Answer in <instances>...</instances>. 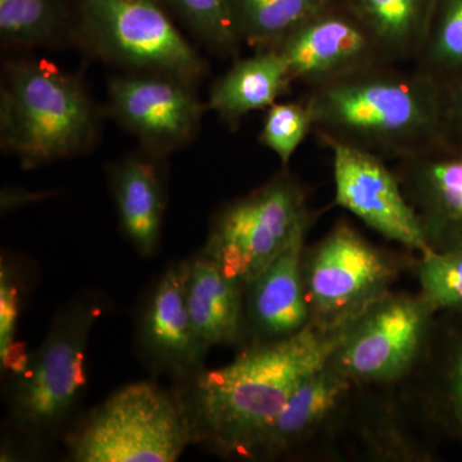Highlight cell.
Returning a JSON list of instances; mask_svg holds the SVG:
<instances>
[{"instance_id":"obj_1","label":"cell","mask_w":462,"mask_h":462,"mask_svg":"<svg viewBox=\"0 0 462 462\" xmlns=\"http://www.w3.org/2000/svg\"><path fill=\"white\" fill-rule=\"evenodd\" d=\"M355 320L337 327L309 322L293 336L257 342L226 366L197 374L190 402L185 401L196 442L220 454L249 456L303 380L330 360Z\"/></svg>"},{"instance_id":"obj_2","label":"cell","mask_w":462,"mask_h":462,"mask_svg":"<svg viewBox=\"0 0 462 462\" xmlns=\"http://www.w3.org/2000/svg\"><path fill=\"white\" fill-rule=\"evenodd\" d=\"M303 100L321 142L343 143L385 161L413 156L445 136L442 85L415 69L379 63L309 88Z\"/></svg>"},{"instance_id":"obj_3","label":"cell","mask_w":462,"mask_h":462,"mask_svg":"<svg viewBox=\"0 0 462 462\" xmlns=\"http://www.w3.org/2000/svg\"><path fill=\"white\" fill-rule=\"evenodd\" d=\"M97 117L84 85L41 60H17L0 91V139L23 166L72 157L90 147Z\"/></svg>"},{"instance_id":"obj_4","label":"cell","mask_w":462,"mask_h":462,"mask_svg":"<svg viewBox=\"0 0 462 462\" xmlns=\"http://www.w3.org/2000/svg\"><path fill=\"white\" fill-rule=\"evenodd\" d=\"M196 443L187 403L153 383L127 385L72 439L79 462H173Z\"/></svg>"},{"instance_id":"obj_5","label":"cell","mask_w":462,"mask_h":462,"mask_svg":"<svg viewBox=\"0 0 462 462\" xmlns=\"http://www.w3.org/2000/svg\"><path fill=\"white\" fill-rule=\"evenodd\" d=\"M312 218L302 185L282 171L221 212L203 254L245 288Z\"/></svg>"},{"instance_id":"obj_6","label":"cell","mask_w":462,"mask_h":462,"mask_svg":"<svg viewBox=\"0 0 462 462\" xmlns=\"http://www.w3.org/2000/svg\"><path fill=\"white\" fill-rule=\"evenodd\" d=\"M81 27L99 56L132 72L193 84L206 62L156 0H81Z\"/></svg>"},{"instance_id":"obj_7","label":"cell","mask_w":462,"mask_h":462,"mask_svg":"<svg viewBox=\"0 0 462 462\" xmlns=\"http://www.w3.org/2000/svg\"><path fill=\"white\" fill-rule=\"evenodd\" d=\"M400 261L372 245L355 227L338 223L303 256L310 322L337 327L357 319L389 293Z\"/></svg>"},{"instance_id":"obj_8","label":"cell","mask_w":462,"mask_h":462,"mask_svg":"<svg viewBox=\"0 0 462 462\" xmlns=\"http://www.w3.org/2000/svg\"><path fill=\"white\" fill-rule=\"evenodd\" d=\"M99 311L71 307L58 316L48 338L16 374L11 396L12 418L32 434L60 427L87 387L88 338Z\"/></svg>"},{"instance_id":"obj_9","label":"cell","mask_w":462,"mask_h":462,"mask_svg":"<svg viewBox=\"0 0 462 462\" xmlns=\"http://www.w3.org/2000/svg\"><path fill=\"white\" fill-rule=\"evenodd\" d=\"M438 312L419 294H385L358 316L330 357L355 385L402 379L421 361Z\"/></svg>"},{"instance_id":"obj_10","label":"cell","mask_w":462,"mask_h":462,"mask_svg":"<svg viewBox=\"0 0 462 462\" xmlns=\"http://www.w3.org/2000/svg\"><path fill=\"white\" fill-rule=\"evenodd\" d=\"M322 144L333 156L337 206L385 239L420 254L430 251L420 221L387 161L343 143L325 141Z\"/></svg>"},{"instance_id":"obj_11","label":"cell","mask_w":462,"mask_h":462,"mask_svg":"<svg viewBox=\"0 0 462 462\" xmlns=\"http://www.w3.org/2000/svg\"><path fill=\"white\" fill-rule=\"evenodd\" d=\"M190 83L172 76H116L108 85L109 107L151 153H169L190 142L202 120L203 106Z\"/></svg>"},{"instance_id":"obj_12","label":"cell","mask_w":462,"mask_h":462,"mask_svg":"<svg viewBox=\"0 0 462 462\" xmlns=\"http://www.w3.org/2000/svg\"><path fill=\"white\" fill-rule=\"evenodd\" d=\"M293 83L309 88L389 63L345 0L316 14L273 48Z\"/></svg>"},{"instance_id":"obj_13","label":"cell","mask_w":462,"mask_h":462,"mask_svg":"<svg viewBox=\"0 0 462 462\" xmlns=\"http://www.w3.org/2000/svg\"><path fill=\"white\" fill-rule=\"evenodd\" d=\"M431 251H462V143L443 136L392 167Z\"/></svg>"},{"instance_id":"obj_14","label":"cell","mask_w":462,"mask_h":462,"mask_svg":"<svg viewBox=\"0 0 462 462\" xmlns=\"http://www.w3.org/2000/svg\"><path fill=\"white\" fill-rule=\"evenodd\" d=\"M311 223L303 224L281 254L245 287L247 315L257 342L287 338L309 325L302 266Z\"/></svg>"},{"instance_id":"obj_15","label":"cell","mask_w":462,"mask_h":462,"mask_svg":"<svg viewBox=\"0 0 462 462\" xmlns=\"http://www.w3.org/2000/svg\"><path fill=\"white\" fill-rule=\"evenodd\" d=\"M188 263L170 267L151 298L143 339L152 355L175 373L197 375L207 348L194 330L187 303Z\"/></svg>"},{"instance_id":"obj_16","label":"cell","mask_w":462,"mask_h":462,"mask_svg":"<svg viewBox=\"0 0 462 462\" xmlns=\"http://www.w3.org/2000/svg\"><path fill=\"white\" fill-rule=\"evenodd\" d=\"M356 385L331 361L303 380L281 413L258 437L249 456L273 457L305 442L336 415Z\"/></svg>"},{"instance_id":"obj_17","label":"cell","mask_w":462,"mask_h":462,"mask_svg":"<svg viewBox=\"0 0 462 462\" xmlns=\"http://www.w3.org/2000/svg\"><path fill=\"white\" fill-rule=\"evenodd\" d=\"M245 291L205 254L188 263V310L197 337L207 349L236 343L242 337Z\"/></svg>"},{"instance_id":"obj_18","label":"cell","mask_w":462,"mask_h":462,"mask_svg":"<svg viewBox=\"0 0 462 462\" xmlns=\"http://www.w3.org/2000/svg\"><path fill=\"white\" fill-rule=\"evenodd\" d=\"M287 63L276 50L256 51L236 60L212 87L207 108L236 127L251 112L266 111L293 85Z\"/></svg>"},{"instance_id":"obj_19","label":"cell","mask_w":462,"mask_h":462,"mask_svg":"<svg viewBox=\"0 0 462 462\" xmlns=\"http://www.w3.org/2000/svg\"><path fill=\"white\" fill-rule=\"evenodd\" d=\"M111 187L125 233L142 254L156 251L162 229L165 197L156 165L132 156L111 170Z\"/></svg>"},{"instance_id":"obj_20","label":"cell","mask_w":462,"mask_h":462,"mask_svg":"<svg viewBox=\"0 0 462 462\" xmlns=\"http://www.w3.org/2000/svg\"><path fill=\"white\" fill-rule=\"evenodd\" d=\"M389 63L415 60L436 0H345Z\"/></svg>"},{"instance_id":"obj_21","label":"cell","mask_w":462,"mask_h":462,"mask_svg":"<svg viewBox=\"0 0 462 462\" xmlns=\"http://www.w3.org/2000/svg\"><path fill=\"white\" fill-rule=\"evenodd\" d=\"M440 314L422 356L430 365V409L462 440V312Z\"/></svg>"},{"instance_id":"obj_22","label":"cell","mask_w":462,"mask_h":462,"mask_svg":"<svg viewBox=\"0 0 462 462\" xmlns=\"http://www.w3.org/2000/svg\"><path fill=\"white\" fill-rule=\"evenodd\" d=\"M342 0H230L240 42L256 51L273 50L325 9Z\"/></svg>"},{"instance_id":"obj_23","label":"cell","mask_w":462,"mask_h":462,"mask_svg":"<svg viewBox=\"0 0 462 462\" xmlns=\"http://www.w3.org/2000/svg\"><path fill=\"white\" fill-rule=\"evenodd\" d=\"M413 69L437 81L462 76V0H436Z\"/></svg>"},{"instance_id":"obj_24","label":"cell","mask_w":462,"mask_h":462,"mask_svg":"<svg viewBox=\"0 0 462 462\" xmlns=\"http://www.w3.org/2000/svg\"><path fill=\"white\" fill-rule=\"evenodd\" d=\"M65 26L60 0H0V38L5 44L48 45L62 35Z\"/></svg>"},{"instance_id":"obj_25","label":"cell","mask_w":462,"mask_h":462,"mask_svg":"<svg viewBox=\"0 0 462 462\" xmlns=\"http://www.w3.org/2000/svg\"><path fill=\"white\" fill-rule=\"evenodd\" d=\"M420 293L440 312H462V251H430L418 263Z\"/></svg>"},{"instance_id":"obj_26","label":"cell","mask_w":462,"mask_h":462,"mask_svg":"<svg viewBox=\"0 0 462 462\" xmlns=\"http://www.w3.org/2000/svg\"><path fill=\"white\" fill-rule=\"evenodd\" d=\"M206 42L215 50L234 53L240 39L230 0H165Z\"/></svg>"},{"instance_id":"obj_27","label":"cell","mask_w":462,"mask_h":462,"mask_svg":"<svg viewBox=\"0 0 462 462\" xmlns=\"http://www.w3.org/2000/svg\"><path fill=\"white\" fill-rule=\"evenodd\" d=\"M312 115L305 100L276 102L266 109L260 142L287 166L297 149L312 132Z\"/></svg>"},{"instance_id":"obj_28","label":"cell","mask_w":462,"mask_h":462,"mask_svg":"<svg viewBox=\"0 0 462 462\" xmlns=\"http://www.w3.org/2000/svg\"><path fill=\"white\" fill-rule=\"evenodd\" d=\"M18 291L12 282L8 270L2 264L0 273V360L7 369H17L25 366V358L29 356L21 355L14 346V334L17 329Z\"/></svg>"},{"instance_id":"obj_29","label":"cell","mask_w":462,"mask_h":462,"mask_svg":"<svg viewBox=\"0 0 462 462\" xmlns=\"http://www.w3.org/2000/svg\"><path fill=\"white\" fill-rule=\"evenodd\" d=\"M445 109V136L462 143V76L439 81Z\"/></svg>"},{"instance_id":"obj_30","label":"cell","mask_w":462,"mask_h":462,"mask_svg":"<svg viewBox=\"0 0 462 462\" xmlns=\"http://www.w3.org/2000/svg\"><path fill=\"white\" fill-rule=\"evenodd\" d=\"M45 194L32 193V191L16 190V189H5L2 193V209H14L17 207L29 205V203L35 202L41 199Z\"/></svg>"}]
</instances>
